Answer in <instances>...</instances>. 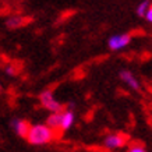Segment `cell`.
I'll use <instances>...</instances> for the list:
<instances>
[{"label":"cell","instance_id":"4","mask_svg":"<svg viewBox=\"0 0 152 152\" xmlns=\"http://www.w3.org/2000/svg\"><path fill=\"white\" fill-rule=\"evenodd\" d=\"M124 144H126L124 138H123L121 135H119V134H110V135H107L105 138V141H103V145H105L106 148H109V149L120 148V147H123Z\"/></svg>","mask_w":152,"mask_h":152},{"label":"cell","instance_id":"11","mask_svg":"<svg viewBox=\"0 0 152 152\" xmlns=\"http://www.w3.org/2000/svg\"><path fill=\"white\" fill-rule=\"evenodd\" d=\"M129 152H147V151H145L142 147H137V145H135V147H131V148H130Z\"/></svg>","mask_w":152,"mask_h":152},{"label":"cell","instance_id":"2","mask_svg":"<svg viewBox=\"0 0 152 152\" xmlns=\"http://www.w3.org/2000/svg\"><path fill=\"white\" fill-rule=\"evenodd\" d=\"M41 102H42V105L45 106L46 109H49L52 113L61 112V109H63V106L53 98V94H52L50 91H43V92L41 94Z\"/></svg>","mask_w":152,"mask_h":152},{"label":"cell","instance_id":"10","mask_svg":"<svg viewBox=\"0 0 152 152\" xmlns=\"http://www.w3.org/2000/svg\"><path fill=\"white\" fill-rule=\"evenodd\" d=\"M148 9H149V1H142V3H140L138 7L135 9V13H137V15H140V17H145Z\"/></svg>","mask_w":152,"mask_h":152},{"label":"cell","instance_id":"9","mask_svg":"<svg viewBox=\"0 0 152 152\" xmlns=\"http://www.w3.org/2000/svg\"><path fill=\"white\" fill-rule=\"evenodd\" d=\"M24 23H25V20H24L23 17L14 15V17H10V18H7V21H6V25H7L9 28H11V29H15V28L23 27Z\"/></svg>","mask_w":152,"mask_h":152},{"label":"cell","instance_id":"5","mask_svg":"<svg viewBox=\"0 0 152 152\" xmlns=\"http://www.w3.org/2000/svg\"><path fill=\"white\" fill-rule=\"evenodd\" d=\"M11 126H13V129L15 130V133L21 135V137H25L27 138V134H28V130L31 126H28V123H25L24 120H20V119H14L11 121Z\"/></svg>","mask_w":152,"mask_h":152},{"label":"cell","instance_id":"12","mask_svg":"<svg viewBox=\"0 0 152 152\" xmlns=\"http://www.w3.org/2000/svg\"><path fill=\"white\" fill-rule=\"evenodd\" d=\"M145 18H147V21H149V23H152V6L148 9L147 14H145Z\"/></svg>","mask_w":152,"mask_h":152},{"label":"cell","instance_id":"13","mask_svg":"<svg viewBox=\"0 0 152 152\" xmlns=\"http://www.w3.org/2000/svg\"><path fill=\"white\" fill-rule=\"evenodd\" d=\"M6 73H7V74H11V75H13V74H15V71H14V69L11 67V66H7V67H6Z\"/></svg>","mask_w":152,"mask_h":152},{"label":"cell","instance_id":"6","mask_svg":"<svg viewBox=\"0 0 152 152\" xmlns=\"http://www.w3.org/2000/svg\"><path fill=\"white\" fill-rule=\"evenodd\" d=\"M61 120H63V112L52 113V115L46 119V126L50 130L59 129V127H61Z\"/></svg>","mask_w":152,"mask_h":152},{"label":"cell","instance_id":"1","mask_svg":"<svg viewBox=\"0 0 152 152\" xmlns=\"http://www.w3.org/2000/svg\"><path fill=\"white\" fill-rule=\"evenodd\" d=\"M53 138V130H50L46 124H35L31 126L28 130L27 140L34 145H43Z\"/></svg>","mask_w":152,"mask_h":152},{"label":"cell","instance_id":"7","mask_svg":"<svg viewBox=\"0 0 152 152\" xmlns=\"http://www.w3.org/2000/svg\"><path fill=\"white\" fill-rule=\"evenodd\" d=\"M120 78L123 80L124 83H127L130 85V87L133 88L134 91H140V84H138V81H137V78L134 77L133 74L130 73V71H121L120 73Z\"/></svg>","mask_w":152,"mask_h":152},{"label":"cell","instance_id":"3","mask_svg":"<svg viewBox=\"0 0 152 152\" xmlns=\"http://www.w3.org/2000/svg\"><path fill=\"white\" fill-rule=\"evenodd\" d=\"M131 41V37H130L129 34H124V35H115V37H112L107 42V45L112 50H119L121 48L127 46Z\"/></svg>","mask_w":152,"mask_h":152},{"label":"cell","instance_id":"8","mask_svg":"<svg viewBox=\"0 0 152 152\" xmlns=\"http://www.w3.org/2000/svg\"><path fill=\"white\" fill-rule=\"evenodd\" d=\"M73 123H74V112L71 109L70 110H64L63 112V120H61V129L69 130Z\"/></svg>","mask_w":152,"mask_h":152},{"label":"cell","instance_id":"14","mask_svg":"<svg viewBox=\"0 0 152 152\" xmlns=\"http://www.w3.org/2000/svg\"><path fill=\"white\" fill-rule=\"evenodd\" d=\"M0 91H1V87H0Z\"/></svg>","mask_w":152,"mask_h":152}]
</instances>
